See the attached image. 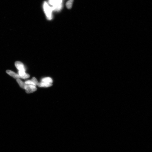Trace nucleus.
Returning <instances> with one entry per match:
<instances>
[{"label": "nucleus", "mask_w": 152, "mask_h": 152, "mask_svg": "<svg viewBox=\"0 0 152 152\" xmlns=\"http://www.w3.org/2000/svg\"><path fill=\"white\" fill-rule=\"evenodd\" d=\"M49 4L53 6L54 5V0H49Z\"/></svg>", "instance_id": "ddd939ff"}, {"label": "nucleus", "mask_w": 152, "mask_h": 152, "mask_svg": "<svg viewBox=\"0 0 152 152\" xmlns=\"http://www.w3.org/2000/svg\"><path fill=\"white\" fill-rule=\"evenodd\" d=\"M25 83L27 85H33L36 86L35 83H34L32 80H29L26 81Z\"/></svg>", "instance_id": "9b49d317"}, {"label": "nucleus", "mask_w": 152, "mask_h": 152, "mask_svg": "<svg viewBox=\"0 0 152 152\" xmlns=\"http://www.w3.org/2000/svg\"><path fill=\"white\" fill-rule=\"evenodd\" d=\"M74 0H69L66 3V6L68 9H71L72 7Z\"/></svg>", "instance_id": "0eeeda50"}, {"label": "nucleus", "mask_w": 152, "mask_h": 152, "mask_svg": "<svg viewBox=\"0 0 152 152\" xmlns=\"http://www.w3.org/2000/svg\"><path fill=\"white\" fill-rule=\"evenodd\" d=\"M6 72L10 76L16 79L20 78L19 75L13 71L10 70H7L6 71Z\"/></svg>", "instance_id": "39448f33"}, {"label": "nucleus", "mask_w": 152, "mask_h": 152, "mask_svg": "<svg viewBox=\"0 0 152 152\" xmlns=\"http://www.w3.org/2000/svg\"><path fill=\"white\" fill-rule=\"evenodd\" d=\"M18 75H19L20 78L25 79L29 77V75L27 74L24 71H19Z\"/></svg>", "instance_id": "20e7f679"}, {"label": "nucleus", "mask_w": 152, "mask_h": 152, "mask_svg": "<svg viewBox=\"0 0 152 152\" xmlns=\"http://www.w3.org/2000/svg\"><path fill=\"white\" fill-rule=\"evenodd\" d=\"M15 66L19 71H25V68L22 63L19 61H16L15 63Z\"/></svg>", "instance_id": "7ed1b4c3"}, {"label": "nucleus", "mask_w": 152, "mask_h": 152, "mask_svg": "<svg viewBox=\"0 0 152 152\" xmlns=\"http://www.w3.org/2000/svg\"><path fill=\"white\" fill-rule=\"evenodd\" d=\"M62 0H54V6L62 4Z\"/></svg>", "instance_id": "9d476101"}, {"label": "nucleus", "mask_w": 152, "mask_h": 152, "mask_svg": "<svg viewBox=\"0 0 152 152\" xmlns=\"http://www.w3.org/2000/svg\"><path fill=\"white\" fill-rule=\"evenodd\" d=\"M31 80L34 83H35L36 86V85H38L39 83H38V81H37L36 78L35 77H33L32 78Z\"/></svg>", "instance_id": "f8f14e48"}, {"label": "nucleus", "mask_w": 152, "mask_h": 152, "mask_svg": "<svg viewBox=\"0 0 152 152\" xmlns=\"http://www.w3.org/2000/svg\"><path fill=\"white\" fill-rule=\"evenodd\" d=\"M38 86L41 87H48L52 86V84L44 82H41L39 83Z\"/></svg>", "instance_id": "423d86ee"}, {"label": "nucleus", "mask_w": 152, "mask_h": 152, "mask_svg": "<svg viewBox=\"0 0 152 152\" xmlns=\"http://www.w3.org/2000/svg\"><path fill=\"white\" fill-rule=\"evenodd\" d=\"M24 89L27 93L30 94L33 93L37 90L35 85H26Z\"/></svg>", "instance_id": "f03ea898"}, {"label": "nucleus", "mask_w": 152, "mask_h": 152, "mask_svg": "<svg viewBox=\"0 0 152 152\" xmlns=\"http://www.w3.org/2000/svg\"><path fill=\"white\" fill-rule=\"evenodd\" d=\"M43 9L46 16L49 20L52 19V7L49 6L46 1L44 3Z\"/></svg>", "instance_id": "f257e3e1"}, {"label": "nucleus", "mask_w": 152, "mask_h": 152, "mask_svg": "<svg viewBox=\"0 0 152 152\" xmlns=\"http://www.w3.org/2000/svg\"><path fill=\"white\" fill-rule=\"evenodd\" d=\"M16 81L17 82V83L19 85L20 87H21V88L24 89L25 85H26L25 83L23 82L20 79H17Z\"/></svg>", "instance_id": "1a4fd4ad"}, {"label": "nucleus", "mask_w": 152, "mask_h": 152, "mask_svg": "<svg viewBox=\"0 0 152 152\" xmlns=\"http://www.w3.org/2000/svg\"><path fill=\"white\" fill-rule=\"evenodd\" d=\"M42 82H44L52 84L53 80L50 77H46L43 78L42 80Z\"/></svg>", "instance_id": "6e6552de"}]
</instances>
